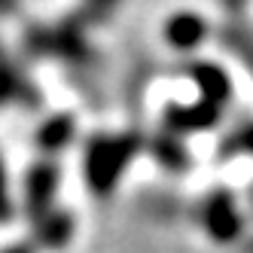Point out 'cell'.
<instances>
[{"instance_id":"ba28073f","label":"cell","mask_w":253,"mask_h":253,"mask_svg":"<svg viewBox=\"0 0 253 253\" xmlns=\"http://www.w3.org/2000/svg\"><path fill=\"white\" fill-rule=\"evenodd\" d=\"M165 37H168V43L174 49L189 52L198 43H205V37H208V22L202 19V15H195V12H180V15H174V19L165 25Z\"/></svg>"},{"instance_id":"8fae6325","label":"cell","mask_w":253,"mask_h":253,"mask_svg":"<svg viewBox=\"0 0 253 253\" xmlns=\"http://www.w3.org/2000/svg\"><path fill=\"white\" fill-rule=\"evenodd\" d=\"M235 156H253V119L238 125L232 134H226L216 147V159L220 162H229Z\"/></svg>"},{"instance_id":"277c9868","label":"cell","mask_w":253,"mask_h":253,"mask_svg":"<svg viewBox=\"0 0 253 253\" xmlns=\"http://www.w3.org/2000/svg\"><path fill=\"white\" fill-rule=\"evenodd\" d=\"M223 119V107L213 104V101H205L198 98L192 104H168L165 107V116H162V122H165V131L171 134H198V131H211L216 128Z\"/></svg>"},{"instance_id":"7c38bea8","label":"cell","mask_w":253,"mask_h":253,"mask_svg":"<svg viewBox=\"0 0 253 253\" xmlns=\"http://www.w3.org/2000/svg\"><path fill=\"white\" fill-rule=\"evenodd\" d=\"M12 213H15V205H12V195H9V180H6L3 159H0V226L9 223Z\"/></svg>"},{"instance_id":"8992f818","label":"cell","mask_w":253,"mask_h":253,"mask_svg":"<svg viewBox=\"0 0 253 253\" xmlns=\"http://www.w3.org/2000/svg\"><path fill=\"white\" fill-rule=\"evenodd\" d=\"M74 213L64 208H52L49 213H43L40 220H34V241L46 250H58L74 238Z\"/></svg>"},{"instance_id":"7a4b0ae2","label":"cell","mask_w":253,"mask_h":253,"mask_svg":"<svg viewBox=\"0 0 253 253\" xmlns=\"http://www.w3.org/2000/svg\"><path fill=\"white\" fill-rule=\"evenodd\" d=\"M198 220H202V229L208 232V238L216 244H232L238 241V235L244 229L238 202L229 189H213L202 198L198 205Z\"/></svg>"},{"instance_id":"5bb4252c","label":"cell","mask_w":253,"mask_h":253,"mask_svg":"<svg viewBox=\"0 0 253 253\" xmlns=\"http://www.w3.org/2000/svg\"><path fill=\"white\" fill-rule=\"evenodd\" d=\"M250 253H253V244H250Z\"/></svg>"},{"instance_id":"30bf717a","label":"cell","mask_w":253,"mask_h":253,"mask_svg":"<svg viewBox=\"0 0 253 253\" xmlns=\"http://www.w3.org/2000/svg\"><path fill=\"white\" fill-rule=\"evenodd\" d=\"M9 101H22V104H34L37 95L31 92L28 80L15 70V64H9V58L0 52V107Z\"/></svg>"},{"instance_id":"3957f363","label":"cell","mask_w":253,"mask_h":253,"mask_svg":"<svg viewBox=\"0 0 253 253\" xmlns=\"http://www.w3.org/2000/svg\"><path fill=\"white\" fill-rule=\"evenodd\" d=\"M58 180H61V171L52 159H40L28 168V174H25V211L31 220H40L43 213L52 211L55 195H58Z\"/></svg>"},{"instance_id":"9c48e42d","label":"cell","mask_w":253,"mask_h":253,"mask_svg":"<svg viewBox=\"0 0 253 253\" xmlns=\"http://www.w3.org/2000/svg\"><path fill=\"white\" fill-rule=\"evenodd\" d=\"M150 153H153V159L159 162L162 168H168V171H186L189 165H192V156H189V150L183 147V137L180 134H171V131H159L150 143Z\"/></svg>"},{"instance_id":"52a82bcc","label":"cell","mask_w":253,"mask_h":253,"mask_svg":"<svg viewBox=\"0 0 253 253\" xmlns=\"http://www.w3.org/2000/svg\"><path fill=\"white\" fill-rule=\"evenodd\" d=\"M74 134H77V119L70 113H55L37 128L34 143H37V150L43 156H52V153H61L67 143L74 140Z\"/></svg>"},{"instance_id":"4fadbf2b","label":"cell","mask_w":253,"mask_h":253,"mask_svg":"<svg viewBox=\"0 0 253 253\" xmlns=\"http://www.w3.org/2000/svg\"><path fill=\"white\" fill-rule=\"evenodd\" d=\"M3 253H34V247H31V244H12V247H6Z\"/></svg>"},{"instance_id":"6da1fadb","label":"cell","mask_w":253,"mask_h":253,"mask_svg":"<svg viewBox=\"0 0 253 253\" xmlns=\"http://www.w3.org/2000/svg\"><path fill=\"white\" fill-rule=\"evenodd\" d=\"M143 137L137 131L128 134H95L85 143L83 156V174L85 183L95 195H110L119 183L125 168L131 165V159L140 153Z\"/></svg>"},{"instance_id":"5b68a950","label":"cell","mask_w":253,"mask_h":253,"mask_svg":"<svg viewBox=\"0 0 253 253\" xmlns=\"http://www.w3.org/2000/svg\"><path fill=\"white\" fill-rule=\"evenodd\" d=\"M189 80L195 83L198 95H202L205 101H213L220 107H226L232 101V95H235L229 74L220 64H213V61H192L189 64Z\"/></svg>"}]
</instances>
